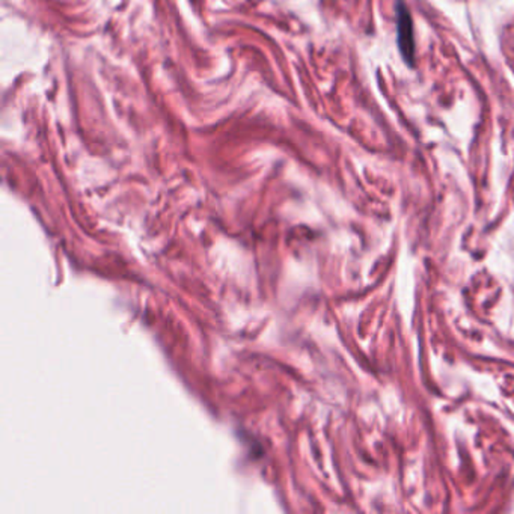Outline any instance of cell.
Returning a JSON list of instances; mask_svg holds the SVG:
<instances>
[{"mask_svg": "<svg viewBox=\"0 0 514 514\" xmlns=\"http://www.w3.org/2000/svg\"><path fill=\"white\" fill-rule=\"evenodd\" d=\"M395 23H397V44L401 58L410 66H415V35H413V21L410 11L405 0L395 2Z\"/></svg>", "mask_w": 514, "mask_h": 514, "instance_id": "obj_1", "label": "cell"}]
</instances>
